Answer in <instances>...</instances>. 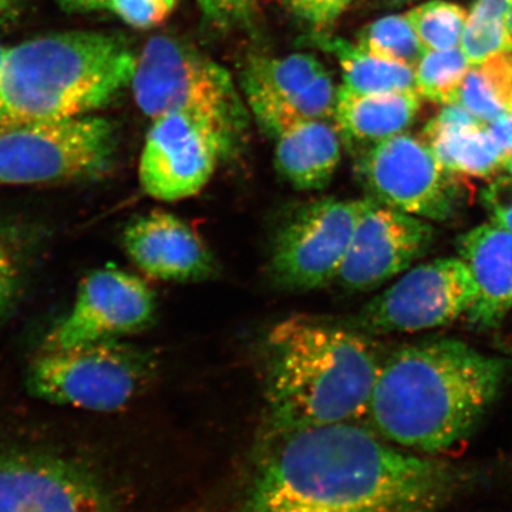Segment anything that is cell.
Here are the masks:
<instances>
[{
  "mask_svg": "<svg viewBox=\"0 0 512 512\" xmlns=\"http://www.w3.org/2000/svg\"><path fill=\"white\" fill-rule=\"evenodd\" d=\"M116 127L70 117L0 127V185H49L99 178L116 153Z\"/></svg>",
  "mask_w": 512,
  "mask_h": 512,
  "instance_id": "cell-6",
  "label": "cell"
},
{
  "mask_svg": "<svg viewBox=\"0 0 512 512\" xmlns=\"http://www.w3.org/2000/svg\"><path fill=\"white\" fill-rule=\"evenodd\" d=\"M205 22L214 28L227 30L251 23L255 0H197Z\"/></svg>",
  "mask_w": 512,
  "mask_h": 512,
  "instance_id": "cell-30",
  "label": "cell"
},
{
  "mask_svg": "<svg viewBox=\"0 0 512 512\" xmlns=\"http://www.w3.org/2000/svg\"><path fill=\"white\" fill-rule=\"evenodd\" d=\"M137 56L120 36L53 33L6 49L0 127L87 116L130 86Z\"/></svg>",
  "mask_w": 512,
  "mask_h": 512,
  "instance_id": "cell-4",
  "label": "cell"
},
{
  "mask_svg": "<svg viewBox=\"0 0 512 512\" xmlns=\"http://www.w3.org/2000/svg\"><path fill=\"white\" fill-rule=\"evenodd\" d=\"M339 87L328 70L319 74L301 92L251 111L266 136L275 138L296 124L333 120Z\"/></svg>",
  "mask_w": 512,
  "mask_h": 512,
  "instance_id": "cell-23",
  "label": "cell"
},
{
  "mask_svg": "<svg viewBox=\"0 0 512 512\" xmlns=\"http://www.w3.org/2000/svg\"><path fill=\"white\" fill-rule=\"evenodd\" d=\"M59 2H60V3H62V2H63V0H59Z\"/></svg>",
  "mask_w": 512,
  "mask_h": 512,
  "instance_id": "cell-40",
  "label": "cell"
},
{
  "mask_svg": "<svg viewBox=\"0 0 512 512\" xmlns=\"http://www.w3.org/2000/svg\"><path fill=\"white\" fill-rule=\"evenodd\" d=\"M470 62L460 47L448 50H426L414 67L417 93L433 103H457Z\"/></svg>",
  "mask_w": 512,
  "mask_h": 512,
  "instance_id": "cell-25",
  "label": "cell"
},
{
  "mask_svg": "<svg viewBox=\"0 0 512 512\" xmlns=\"http://www.w3.org/2000/svg\"><path fill=\"white\" fill-rule=\"evenodd\" d=\"M353 0H285L286 8L312 33H328Z\"/></svg>",
  "mask_w": 512,
  "mask_h": 512,
  "instance_id": "cell-29",
  "label": "cell"
},
{
  "mask_svg": "<svg viewBox=\"0 0 512 512\" xmlns=\"http://www.w3.org/2000/svg\"><path fill=\"white\" fill-rule=\"evenodd\" d=\"M484 127L503 154L504 160L512 156V111L501 114L497 119L484 124Z\"/></svg>",
  "mask_w": 512,
  "mask_h": 512,
  "instance_id": "cell-33",
  "label": "cell"
},
{
  "mask_svg": "<svg viewBox=\"0 0 512 512\" xmlns=\"http://www.w3.org/2000/svg\"><path fill=\"white\" fill-rule=\"evenodd\" d=\"M151 121L138 178L143 191L157 201L197 195L238 141L215 121L192 114H165Z\"/></svg>",
  "mask_w": 512,
  "mask_h": 512,
  "instance_id": "cell-10",
  "label": "cell"
},
{
  "mask_svg": "<svg viewBox=\"0 0 512 512\" xmlns=\"http://www.w3.org/2000/svg\"><path fill=\"white\" fill-rule=\"evenodd\" d=\"M372 198L309 202L278 232L272 251V275L279 285L311 291L336 281L357 222Z\"/></svg>",
  "mask_w": 512,
  "mask_h": 512,
  "instance_id": "cell-11",
  "label": "cell"
},
{
  "mask_svg": "<svg viewBox=\"0 0 512 512\" xmlns=\"http://www.w3.org/2000/svg\"><path fill=\"white\" fill-rule=\"evenodd\" d=\"M458 104L487 124L512 111V52L498 53L471 64Z\"/></svg>",
  "mask_w": 512,
  "mask_h": 512,
  "instance_id": "cell-22",
  "label": "cell"
},
{
  "mask_svg": "<svg viewBox=\"0 0 512 512\" xmlns=\"http://www.w3.org/2000/svg\"><path fill=\"white\" fill-rule=\"evenodd\" d=\"M421 97L417 93H353L340 86L333 123L343 146L357 154L400 133L417 119Z\"/></svg>",
  "mask_w": 512,
  "mask_h": 512,
  "instance_id": "cell-17",
  "label": "cell"
},
{
  "mask_svg": "<svg viewBox=\"0 0 512 512\" xmlns=\"http://www.w3.org/2000/svg\"><path fill=\"white\" fill-rule=\"evenodd\" d=\"M356 173L367 197L426 221L453 218L456 177L441 167L423 138L400 133L356 154Z\"/></svg>",
  "mask_w": 512,
  "mask_h": 512,
  "instance_id": "cell-8",
  "label": "cell"
},
{
  "mask_svg": "<svg viewBox=\"0 0 512 512\" xmlns=\"http://www.w3.org/2000/svg\"><path fill=\"white\" fill-rule=\"evenodd\" d=\"M476 284L463 259L437 258L409 269L386 291L363 306L356 326L363 333H417L437 329L467 315Z\"/></svg>",
  "mask_w": 512,
  "mask_h": 512,
  "instance_id": "cell-9",
  "label": "cell"
},
{
  "mask_svg": "<svg viewBox=\"0 0 512 512\" xmlns=\"http://www.w3.org/2000/svg\"><path fill=\"white\" fill-rule=\"evenodd\" d=\"M5 55H6V47H3L2 45H0V67H2L3 60H5Z\"/></svg>",
  "mask_w": 512,
  "mask_h": 512,
  "instance_id": "cell-37",
  "label": "cell"
},
{
  "mask_svg": "<svg viewBox=\"0 0 512 512\" xmlns=\"http://www.w3.org/2000/svg\"><path fill=\"white\" fill-rule=\"evenodd\" d=\"M507 372V360L461 340L403 346L384 357L366 419L389 443L417 453H443L477 429Z\"/></svg>",
  "mask_w": 512,
  "mask_h": 512,
  "instance_id": "cell-2",
  "label": "cell"
},
{
  "mask_svg": "<svg viewBox=\"0 0 512 512\" xmlns=\"http://www.w3.org/2000/svg\"><path fill=\"white\" fill-rule=\"evenodd\" d=\"M309 45L333 56L342 69V86L350 92L417 93L416 76L412 67L384 60L366 52L355 42L329 33H312Z\"/></svg>",
  "mask_w": 512,
  "mask_h": 512,
  "instance_id": "cell-19",
  "label": "cell"
},
{
  "mask_svg": "<svg viewBox=\"0 0 512 512\" xmlns=\"http://www.w3.org/2000/svg\"><path fill=\"white\" fill-rule=\"evenodd\" d=\"M177 0H76L74 9L104 10L136 29H153L173 13Z\"/></svg>",
  "mask_w": 512,
  "mask_h": 512,
  "instance_id": "cell-27",
  "label": "cell"
},
{
  "mask_svg": "<svg viewBox=\"0 0 512 512\" xmlns=\"http://www.w3.org/2000/svg\"><path fill=\"white\" fill-rule=\"evenodd\" d=\"M74 3H76V0H63L62 5L66 6V8L74 9Z\"/></svg>",
  "mask_w": 512,
  "mask_h": 512,
  "instance_id": "cell-38",
  "label": "cell"
},
{
  "mask_svg": "<svg viewBox=\"0 0 512 512\" xmlns=\"http://www.w3.org/2000/svg\"><path fill=\"white\" fill-rule=\"evenodd\" d=\"M436 238L430 221L375 200L357 222L336 282L350 292H372L429 252Z\"/></svg>",
  "mask_w": 512,
  "mask_h": 512,
  "instance_id": "cell-13",
  "label": "cell"
},
{
  "mask_svg": "<svg viewBox=\"0 0 512 512\" xmlns=\"http://www.w3.org/2000/svg\"><path fill=\"white\" fill-rule=\"evenodd\" d=\"M355 43L372 55L412 69L426 52L406 13L373 20L357 32Z\"/></svg>",
  "mask_w": 512,
  "mask_h": 512,
  "instance_id": "cell-24",
  "label": "cell"
},
{
  "mask_svg": "<svg viewBox=\"0 0 512 512\" xmlns=\"http://www.w3.org/2000/svg\"><path fill=\"white\" fill-rule=\"evenodd\" d=\"M503 170H505V173H507V175H510V177L512 178V156L505 158L503 163Z\"/></svg>",
  "mask_w": 512,
  "mask_h": 512,
  "instance_id": "cell-36",
  "label": "cell"
},
{
  "mask_svg": "<svg viewBox=\"0 0 512 512\" xmlns=\"http://www.w3.org/2000/svg\"><path fill=\"white\" fill-rule=\"evenodd\" d=\"M410 25L426 50L460 47L467 10L447 0H427L406 12Z\"/></svg>",
  "mask_w": 512,
  "mask_h": 512,
  "instance_id": "cell-26",
  "label": "cell"
},
{
  "mask_svg": "<svg viewBox=\"0 0 512 512\" xmlns=\"http://www.w3.org/2000/svg\"><path fill=\"white\" fill-rule=\"evenodd\" d=\"M153 357L117 340L42 350L28 370V390L45 402L92 412L126 407L154 375Z\"/></svg>",
  "mask_w": 512,
  "mask_h": 512,
  "instance_id": "cell-7",
  "label": "cell"
},
{
  "mask_svg": "<svg viewBox=\"0 0 512 512\" xmlns=\"http://www.w3.org/2000/svg\"><path fill=\"white\" fill-rule=\"evenodd\" d=\"M0 512H119L84 468L39 454L0 456Z\"/></svg>",
  "mask_w": 512,
  "mask_h": 512,
  "instance_id": "cell-14",
  "label": "cell"
},
{
  "mask_svg": "<svg viewBox=\"0 0 512 512\" xmlns=\"http://www.w3.org/2000/svg\"><path fill=\"white\" fill-rule=\"evenodd\" d=\"M416 2H419V0H373V3H376L377 6H382V8H400V6Z\"/></svg>",
  "mask_w": 512,
  "mask_h": 512,
  "instance_id": "cell-34",
  "label": "cell"
},
{
  "mask_svg": "<svg viewBox=\"0 0 512 512\" xmlns=\"http://www.w3.org/2000/svg\"><path fill=\"white\" fill-rule=\"evenodd\" d=\"M507 32H508V37H510V42H511V46H512V2H511V5H510V9H508V13H507Z\"/></svg>",
  "mask_w": 512,
  "mask_h": 512,
  "instance_id": "cell-35",
  "label": "cell"
},
{
  "mask_svg": "<svg viewBox=\"0 0 512 512\" xmlns=\"http://www.w3.org/2000/svg\"><path fill=\"white\" fill-rule=\"evenodd\" d=\"M458 256L476 284V301L467 313L480 328H494L512 309V234L494 224L470 229L457 239Z\"/></svg>",
  "mask_w": 512,
  "mask_h": 512,
  "instance_id": "cell-16",
  "label": "cell"
},
{
  "mask_svg": "<svg viewBox=\"0 0 512 512\" xmlns=\"http://www.w3.org/2000/svg\"><path fill=\"white\" fill-rule=\"evenodd\" d=\"M481 202L490 217L491 224L512 234V178L498 175L481 191Z\"/></svg>",
  "mask_w": 512,
  "mask_h": 512,
  "instance_id": "cell-31",
  "label": "cell"
},
{
  "mask_svg": "<svg viewBox=\"0 0 512 512\" xmlns=\"http://www.w3.org/2000/svg\"><path fill=\"white\" fill-rule=\"evenodd\" d=\"M10 2H12V0H0V12H2L3 9L8 8Z\"/></svg>",
  "mask_w": 512,
  "mask_h": 512,
  "instance_id": "cell-39",
  "label": "cell"
},
{
  "mask_svg": "<svg viewBox=\"0 0 512 512\" xmlns=\"http://www.w3.org/2000/svg\"><path fill=\"white\" fill-rule=\"evenodd\" d=\"M323 72L326 67L309 53L252 57L242 73L241 87L249 109L254 111L301 92Z\"/></svg>",
  "mask_w": 512,
  "mask_h": 512,
  "instance_id": "cell-21",
  "label": "cell"
},
{
  "mask_svg": "<svg viewBox=\"0 0 512 512\" xmlns=\"http://www.w3.org/2000/svg\"><path fill=\"white\" fill-rule=\"evenodd\" d=\"M460 49L470 64L484 62L498 53L512 52L507 23L504 20H478L467 16Z\"/></svg>",
  "mask_w": 512,
  "mask_h": 512,
  "instance_id": "cell-28",
  "label": "cell"
},
{
  "mask_svg": "<svg viewBox=\"0 0 512 512\" xmlns=\"http://www.w3.org/2000/svg\"><path fill=\"white\" fill-rule=\"evenodd\" d=\"M346 421L271 431L234 512H437L458 487L444 461Z\"/></svg>",
  "mask_w": 512,
  "mask_h": 512,
  "instance_id": "cell-1",
  "label": "cell"
},
{
  "mask_svg": "<svg viewBox=\"0 0 512 512\" xmlns=\"http://www.w3.org/2000/svg\"><path fill=\"white\" fill-rule=\"evenodd\" d=\"M423 140L453 177L490 178L503 168V154L483 123L458 128L426 126Z\"/></svg>",
  "mask_w": 512,
  "mask_h": 512,
  "instance_id": "cell-20",
  "label": "cell"
},
{
  "mask_svg": "<svg viewBox=\"0 0 512 512\" xmlns=\"http://www.w3.org/2000/svg\"><path fill=\"white\" fill-rule=\"evenodd\" d=\"M134 100L148 119L185 113L220 124L235 140L249 116L231 73L177 37H151L137 56L131 80Z\"/></svg>",
  "mask_w": 512,
  "mask_h": 512,
  "instance_id": "cell-5",
  "label": "cell"
},
{
  "mask_svg": "<svg viewBox=\"0 0 512 512\" xmlns=\"http://www.w3.org/2000/svg\"><path fill=\"white\" fill-rule=\"evenodd\" d=\"M275 140V167L296 190L328 187L342 158L343 141L333 120L296 124Z\"/></svg>",
  "mask_w": 512,
  "mask_h": 512,
  "instance_id": "cell-18",
  "label": "cell"
},
{
  "mask_svg": "<svg viewBox=\"0 0 512 512\" xmlns=\"http://www.w3.org/2000/svg\"><path fill=\"white\" fill-rule=\"evenodd\" d=\"M156 296L143 279L116 266L83 279L72 311L47 335L42 350L117 340L146 329L156 316Z\"/></svg>",
  "mask_w": 512,
  "mask_h": 512,
  "instance_id": "cell-12",
  "label": "cell"
},
{
  "mask_svg": "<svg viewBox=\"0 0 512 512\" xmlns=\"http://www.w3.org/2000/svg\"><path fill=\"white\" fill-rule=\"evenodd\" d=\"M19 272L12 252L0 239V320L12 308L13 299L18 292Z\"/></svg>",
  "mask_w": 512,
  "mask_h": 512,
  "instance_id": "cell-32",
  "label": "cell"
},
{
  "mask_svg": "<svg viewBox=\"0 0 512 512\" xmlns=\"http://www.w3.org/2000/svg\"><path fill=\"white\" fill-rule=\"evenodd\" d=\"M383 359L367 333L306 316L282 320L265 343L271 431L363 419Z\"/></svg>",
  "mask_w": 512,
  "mask_h": 512,
  "instance_id": "cell-3",
  "label": "cell"
},
{
  "mask_svg": "<svg viewBox=\"0 0 512 512\" xmlns=\"http://www.w3.org/2000/svg\"><path fill=\"white\" fill-rule=\"evenodd\" d=\"M123 245L137 268L158 281L201 282L217 272L197 232L168 211L154 210L128 222Z\"/></svg>",
  "mask_w": 512,
  "mask_h": 512,
  "instance_id": "cell-15",
  "label": "cell"
}]
</instances>
